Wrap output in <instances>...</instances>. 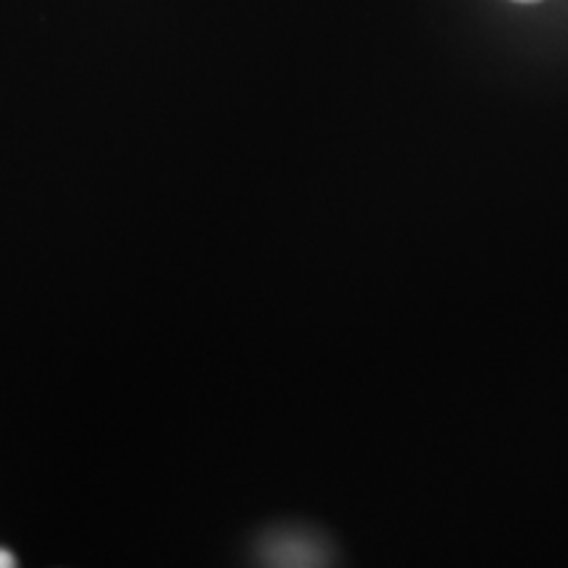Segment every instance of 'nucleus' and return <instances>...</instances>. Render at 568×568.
<instances>
[{
	"label": "nucleus",
	"instance_id": "nucleus-1",
	"mask_svg": "<svg viewBox=\"0 0 568 568\" xmlns=\"http://www.w3.org/2000/svg\"><path fill=\"white\" fill-rule=\"evenodd\" d=\"M329 552L322 539L297 529H280L258 542V560L276 568H308L324 566Z\"/></svg>",
	"mask_w": 568,
	"mask_h": 568
},
{
	"label": "nucleus",
	"instance_id": "nucleus-2",
	"mask_svg": "<svg viewBox=\"0 0 568 568\" xmlns=\"http://www.w3.org/2000/svg\"><path fill=\"white\" fill-rule=\"evenodd\" d=\"M17 566V556H13L11 550L0 548V568H13Z\"/></svg>",
	"mask_w": 568,
	"mask_h": 568
},
{
	"label": "nucleus",
	"instance_id": "nucleus-3",
	"mask_svg": "<svg viewBox=\"0 0 568 568\" xmlns=\"http://www.w3.org/2000/svg\"><path fill=\"white\" fill-rule=\"evenodd\" d=\"M514 3H524V6H535V3H542V0H514Z\"/></svg>",
	"mask_w": 568,
	"mask_h": 568
}]
</instances>
